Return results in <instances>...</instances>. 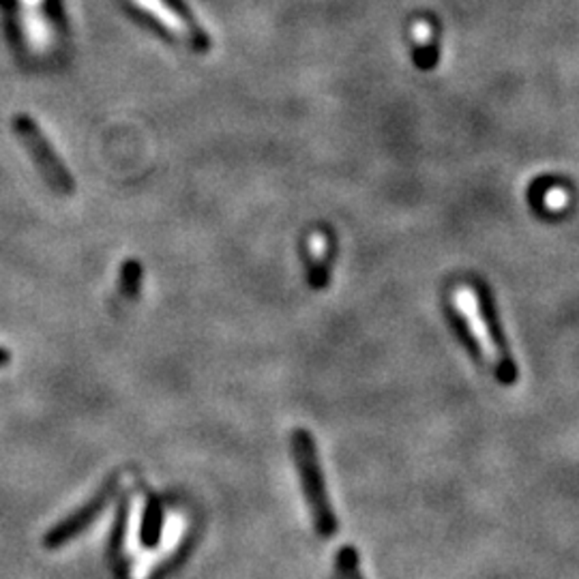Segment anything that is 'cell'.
<instances>
[{
	"mask_svg": "<svg viewBox=\"0 0 579 579\" xmlns=\"http://www.w3.org/2000/svg\"><path fill=\"white\" fill-rule=\"evenodd\" d=\"M292 453H294V462L303 481V491H305L309 511L313 515L315 530L322 537H331L337 528L335 515L329 507V498H326V487L322 470H320L318 451H315L313 438L307 429H296L292 435Z\"/></svg>",
	"mask_w": 579,
	"mask_h": 579,
	"instance_id": "6da1fadb",
	"label": "cell"
},
{
	"mask_svg": "<svg viewBox=\"0 0 579 579\" xmlns=\"http://www.w3.org/2000/svg\"><path fill=\"white\" fill-rule=\"evenodd\" d=\"M14 129L15 134L20 135V140L24 142L28 153H31L33 162L37 163L39 170H42L45 181H48L56 191L71 193L73 187H76L73 185L71 174H69L65 163L61 162L59 154L54 153V148L50 146L48 137L43 135V131L39 129V125L34 123L31 117L20 114V117H15L14 120Z\"/></svg>",
	"mask_w": 579,
	"mask_h": 579,
	"instance_id": "7a4b0ae2",
	"label": "cell"
},
{
	"mask_svg": "<svg viewBox=\"0 0 579 579\" xmlns=\"http://www.w3.org/2000/svg\"><path fill=\"white\" fill-rule=\"evenodd\" d=\"M474 301H477L479 318L483 322L485 335L490 340V346L494 348L496 357V376L500 384H507V387H513L518 382V365H515L511 346H509L507 332L502 329L500 313H498L494 296H491V290L483 284H474Z\"/></svg>",
	"mask_w": 579,
	"mask_h": 579,
	"instance_id": "3957f363",
	"label": "cell"
},
{
	"mask_svg": "<svg viewBox=\"0 0 579 579\" xmlns=\"http://www.w3.org/2000/svg\"><path fill=\"white\" fill-rule=\"evenodd\" d=\"M117 490H118V474H114V477H110L106 481V483H103L101 490L97 491V494L90 498V500L86 502L82 509H78L76 513L69 515L62 524L56 526V528H51L48 535H45L43 546L48 549L67 546L71 538H76L79 532H84L97 518H99V515L103 513V509L110 504L112 496L117 494Z\"/></svg>",
	"mask_w": 579,
	"mask_h": 579,
	"instance_id": "277c9868",
	"label": "cell"
},
{
	"mask_svg": "<svg viewBox=\"0 0 579 579\" xmlns=\"http://www.w3.org/2000/svg\"><path fill=\"white\" fill-rule=\"evenodd\" d=\"M134 3L142 11L151 14L154 20H159V24H163L170 33L189 39V42H193V45H198V48H206V45H209L206 34L200 31V28L193 26L187 17L176 14V11L172 9L165 0H134Z\"/></svg>",
	"mask_w": 579,
	"mask_h": 579,
	"instance_id": "5b68a950",
	"label": "cell"
},
{
	"mask_svg": "<svg viewBox=\"0 0 579 579\" xmlns=\"http://www.w3.org/2000/svg\"><path fill=\"white\" fill-rule=\"evenodd\" d=\"M446 320H449V324H451V329H453V335L457 337V341L462 343V348L466 350L468 357L472 359L477 365L487 367V359H485L483 346H481L479 337L474 335L472 331H470L468 320L463 318V315H462L460 312H457V309H453L451 305L446 307Z\"/></svg>",
	"mask_w": 579,
	"mask_h": 579,
	"instance_id": "8992f818",
	"label": "cell"
},
{
	"mask_svg": "<svg viewBox=\"0 0 579 579\" xmlns=\"http://www.w3.org/2000/svg\"><path fill=\"white\" fill-rule=\"evenodd\" d=\"M22 9L26 11L24 14V26L28 34H31V42L43 45L48 42V26H45V20L42 15L37 14V7L43 3V0H20Z\"/></svg>",
	"mask_w": 579,
	"mask_h": 579,
	"instance_id": "52a82bcc",
	"label": "cell"
},
{
	"mask_svg": "<svg viewBox=\"0 0 579 579\" xmlns=\"http://www.w3.org/2000/svg\"><path fill=\"white\" fill-rule=\"evenodd\" d=\"M142 285V266L137 260H125L120 271V292L125 298H135Z\"/></svg>",
	"mask_w": 579,
	"mask_h": 579,
	"instance_id": "ba28073f",
	"label": "cell"
},
{
	"mask_svg": "<svg viewBox=\"0 0 579 579\" xmlns=\"http://www.w3.org/2000/svg\"><path fill=\"white\" fill-rule=\"evenodd\" d=\"M159 532H162V509H159L157 502H151L146 507L145 513V530H142V538L148 546H154L159 538Z\"/></svg>",
	"mask_w": 579,
	"mask_h": 579,
	"instance_id": "9c48e42d",
	"label": "cell"
},
{
	"mask_svg": "<svg viewBox=\"0 0 579 579\" xmlns=\"http://www.w3.org/2000/svg\"><path fill=\"white\" fill-rule=\"evenodd\" d=\"M340 577L341 579H359L357 577V554H354V549H341L340 554Z\"/></svg>",
	"mask_w": 579,
	"mask_h": 579,
	"instance_id": "30bf717a",
	"label": "cell"
},
{
	"mask_svg": "<svg viewBox=\"0 0 579 579\" xmlns=\"http://www.w3.org/2000/svg\"><path fill=\"white\" fill-rule=\"evenodd\" d=\"M11 360V352L7 348H3L0 346V367H5Z\"/></svg>",
	"mask_w": 579,
	"mask_h": 579,
	"instance_id": "8fae6325",
	"label": "cell"
}]
</instances>
